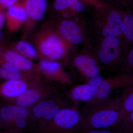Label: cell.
Here are the masks:
<instances>
[{"mask_svg": "<svg viewBox=\"0 0 133 133\" xmlns=\"http://www.w3.org/2000/svg\"><path fill=\"white\" fill-rule=\"evenodd\" d=\"M36 48L40 59L60 63L69 66L77 48L70 44L50 24L38 31L35 38Z\"/></svg>", "mask_w": 133, "mask_h": 133, "instance_id": "6da1fadb", "label": "cell"}, {"mask_svg": "<svg viewBox=\"0 0 133 133\" xmlns=\"http://www.w3.org/2000/svg\"><path fill=\"white\" fill-rule=\"evenodd\" d=\"M95 38L94 50L101 69L110 71L121 70L132 44L122 37L108 36Z\"/></svg>", "mask_w": 133, "mask_h": 133, "instance_id": "7a4b0ae2", "label": "cell"}, {"mask_svg": "<svg viewBox=\"0 0 133 133\" xmlns=\"http://www.w3.org/2000/svg\"><path fill=\"white\" fill-rule=\"evenodd\" d=\"M121 97H109L83 113L81 128L111 129L117 126Z\"/></svg>", "mask_w": 133, "mask_h": 133, "instance_id": "3957f363", "label": "cell"}, {"mask_svg": "<svg viewBox=\"0 0 133 133\" xmlns=\"http://www.w3.org/2000/svg\"><path fill=\"white\" fill-rule=\"evenodd\" d=\"M93 8L91 29L95 37L122 36L121 10L106 3Z\"/></svg>", "mask_w": 133, "mask_h": 133, "instance_id": "277c9868", "label": "cell"}, {"mask_svg": "<svg viewBox=\"0 0 133 133\" xmlns=\"http://www.w3.org/2000/svg\"><path fill=\"white\" fill-rule=\"evenodd\" d=\"M68 66L71 78L73 77L84 83L99 75L101 69L92 44L84 45L80 50L76 51L72 56Z\"/></svg>", "mask_w": 133, "mask_h": 133, "instance_id": "5b68a950", "label": "cell"}, {"mask_svg": "<svg viewBox=\"0 0 133 133\" xmlns=\"http://www.w3.org/2000/svg\"><path fill=\"white\" fill-rule=\"evenodd\" d=\"M55 20L50 25L70 44L76 48L79 45L92 44L83 15L73 18H56Z\"/></svg>", "mask_w": 133, "mask_h": 133, "instance_id": "8992f818", "label": "cell"}, {"mask_svg": "<svg viewBox=\"0 0 133 133\" xmlns=\"http://www.w3.org/2000/svg\"><path fill=\"white\" fill-rule=\"evenodd\" d=\"M83 114L77 106L63 108L52 120L37 129L38 133H73L81 128Z\"/></svg>", "mask_w": 133, "mask_h": 133, "instance_id": "52a82bcc", "label": "cell"}, {"mask_svg": "<svg viewBox=\"0 0 133 133\" xmlns=\"http://www.w3.org/2000/svg\"><path fill=\"white\" fill-rule=\"evenodd\" d=\"M133 85V74L120 72L114 76L104 78L92 99L85 103L82 113L85 112L99 102L109 97L115 89Z\"/></svg>", "mask_w": 133, "mask_h": 133, "instance_id": "ba28073f", "label": "cell"}, {"mask_svg": "<svg viewBox=\"0 0 133 133\" xmlns=\"http://www.w3.org/2000/svg\"><path fill=\"white\" fill-rule=\"evenodd\" d=\"M53 94L54 90L50 84L39 80L34 82L16 98L5 103L15 104L30 109L37 102Z\"/></svg>", "mask_w": 133, "mask_h": 133, "instance_id": "9c48e42d", "label": "cell"}, {"mask_svg": "<svg viewBox=\"0 0 133 133\" xmlns=\"http://www.w3.org/2000/svg\"><path fill=\"white\" fill-rule=\"evenodd\" d=\"M37 65L42 80L44 83H57L64 86L71 85L72 79L60 63L41 59Z\"/></svg>", "mask_w": 133, "mask_h": 133, "instance_id": "30bf717a", "label": "cell"}, {"mask_svg": "<svg viewBox=\"0 0 133 133\" xmlns=\"http://www.w3.org/2000/svg\"><path fill=\"white\" fill-rule=\"evenodd\" d=\"M90 7L78 0H54L50 9L56 18H70L82 15Z\"/></svg>", "mask_w": 133, "mask_h": 133, "instance_id": "8fae6325", "label": "cell"}, {"mask_svg": "<svg viewBox=\"0 0 133 133\" xmlns=\"http://www.w3.org/2000/svg\"><path fill=\"white\" fill-rule=\"evenodd\" d=\"M0 61L10 63L19 70L42 79L37 64L15 51H3L0 56Z\"/></svg>", "mask_w": 133, "mask_h": 133, "instance_id": "7c38bea8", "label": "cell"}, {"mask_svg": "<svg viewBox=\"0 0 133 133\" xmlns=\"http://www.w3.org/2000/svg\"><path fill=\"white\" fill-rule=\"evenodd\" d=\"M98 89L87 82H85L72 86L64 92V95L67 101L77 106L81 102L87 103L92 99Z\"/></svg>", "mask_w": 133, "mask_h": 133, "instance_id": "4fadbf2b", "label": "cell"}, {"mask_svg": "<svg viewBox=\"0 0 133 133\" xmlns=\"http://www.w3.org/2000/svg\"><path fill=\"white\" fill-rule=\"evenodd\" d=\"M0 115L2 127H5L19 119H28L32 120L29 109L15 104L0 105Z\"/></svg>", "mask_w": 133, "mask_h": 133, "instance_id": "5bb4252c", "label": "cell"}, {"mask_svg": "<svg viewBox=\"0 0 133 133\" xmlns=\"http://www.w3.org/2000/svg\"><path fill=\"white\" fill-rule=\"evenodd\" d=\"M36 81L4 80L0 83V98L5 103L8 102L22 94Z\"/></svg>", "mask_w": 133, "mask_h": 133, "instance_id": "9a60e30c", "label": "cell"}, {"mask_svg": "<svg viewBox=\"0 0 133 133\" xmlns=\"http://www.w3.org/2000/svg\"><path fill=\"white\" fill-rule=\"evenodd\" d=\"M0 80L33 81L42 79L19 70L10 63L0 61Z\"/></svg>", "mask_w": 133, "mask_h": 133, "instance_id": "2e32d148", "label": "cell"}, {"mask_svg": "<svg viewBox=\"0 0 133 133\" xmlns=\"http://www.w3.org/2000/svg\"><path fill=\"white\" fill-rule=\"evenodd\" d=\"M28 18L26 10L21 2L8 9L6 13L8 26L12 31L19 29Z\"/></svg>", "mask_w": 133, "mask_h": 133, "instance_id": "e0dca14e", "label": "cell"}, {"mask_svg": "<svg viewBox=\"0 0 133 133\" xmlns=\"http://www.w3.org/2000/svg\"><path fill=\"white\" fill-rule=\"evenodd\" d=\"M28 17L34 21L42 19L48 9V0H21Z\"/></svg>", "mask_w": 133, "mask_h": 133, "instance_id": "ac0fdd59", "label": "cell"}, {"mask_svg": "<svg viewBox=\"0 0 133 133\" xmlns=\"http://www.w3.org/2000/svg\"><path fill=\"white\" fill-rule=\"evenodd\" d=\"M63 98L54 94L49 97L42 100L33 106L30 109L31 119L38 121L50 108L59 102Z\"/></svg>", "mask_w": 133, "mask_h": 133, "instance_id": "d6986e66", "label": "cell"}, {"mask_svg": "<svg viewBox=\"0 0 133 133\" xmlns=\"http://www.w3.org/2000/svg\"><path fill=\"white\" fill-rule=\"evenodd\" d=\"M122 89L120 96L117 125L126 114L133 111V85Z\"/></svg>", "mask_w": 133, "mask_h": 133, "instance_id": "ffe728a7", "label": "cell"}, {"mask_svg": "<svg viewBox=\"0 0 133 133\" xmlns=\"http://www.w3.org/2000/svg\"><path fill=\"white\" fill-rule=\"evenodd\" d=\"M121 30L124 39L130 44L133 42V12L131 9L121 10Z\"/></svg>", "mask_w": 133, "mask_h": 133, "instance_id": "44dd1931", "label": "cell"}, {"mask_svg": "<svg viewBox=\"0 0 133 133\" xmlns=\"http://www.w3.org/2000/svg\"><path fill=\"white\" fill-rule=\"evenodd\" d=\"M66 101L62 99L48 109L44 115L37 121V129L42 127L51 121L63 108L68 105Z\"/></svg>", "mask_w": 133, "mask_h": 133, "instance_id": "7402d4cb", "label": "cell"}, {"mask_svg": "<svg viewBox=\"0 0 133 133\" xmlns=\"http://www.w3.org/2000/svg\"><path fill=\"white\" fill-rule=\"evenodd\" d=\"M17 52L29 59H37L40 58L38 52L32 44L26 41L18 42L15 46Z\"/></svg>", "mask_w": 133, "mask_h": 133, "instance_id": "603a6c76", "label": "cell"}, {"mask_svg": "<svg viewBox=\"0 0 133 133\" xmlns=\"http://www.w3.org/2000/svg\"><path fill=\"white\" fill-rule=\"evenodd\" d=\"M31 120L28 119H21L12 122L5 127L4 131L0 133H22L26 130L31 122Z\"/></svg>", "mask_w": 133, "mask_h": 133, "instance_id": "cb8c5ba5", "label": "cell"}, {"mask_svg": "<svg viewBox=\"0 0 133 133\" xmlns=\"http://www.w3.org/2000/svg\"><path fill=\"white\" fill-rule=\"evenodd\" d=\"M112 129L119 133H133V111L126 114L120 123Z\"/></svg>", "mask_w": 133, "mask_h": 133, "instance_id": "d4e9b609", "label": "cell"}, {"mask_svg": "<svg viewBox=\"0 0 133 133\" xmlns=\"http://www.w3.org/2000/svg\"><path fill=\"white\" fill-rule=\"evenodd\" d=\"M121 72L133 74V46H130L121 69Z\"/></svg>", "mask_w": 133, "mask_h": 133, "instance_id": "484cf974", "label": "cell"}, {"mask_svg": "<svg viewBox=\"0 0 133 133\" xmlns=\"http://www.w3.org/2000/svg\"><path fill=\"white\" fill-rule=\"evenodd\" d=\"M104 2L119 9H130L133 5V0H102Z\"/></svg>", "mask_w": 133, "mask_h": 133, "instance_id": "4316f807", "label": "cell"}, {"mask_svg": "<svg viewBox=\"0 0 133 133\" xmlns=\"http://www.w3.org/2000/svg\"><path fill=\"white\" fill-rule=\"evenodd\" d=\"M73 133H119L113 129H97L87 128H81Z\"/></svg>", "mask_w": 133, "mask_h": 133, "instance_id": "83f0119b", "label": "cell"}, {"mask_svg": "<svg viewBox=\"0 0 133 133\" xmlns=\"http://www.w3.org/2000/svg\"><path fill=\"white\" fill-rule=\"evenodd\" d=\"M20 2L21 0H0V9H8Z\"/></svg>", "mask_w": 133, "mask_h": 133, "instance_id": "f1b7e54d", "label": "cell"}, {"mask_svg": "<svg viewBox=\"0 0 133 133\" xmlns=\"http://www.w3.org/2000/svg\"><path fill=\"white\" fill-rule=\"evenodd\" d=\"M91 7H96L105 4L102 0H78Z\"/></svg>", "mask_w": 133, "mask_h": 133, "instance_id": "f546056e", "label": "cell"}, {"mask_svg": "<svg viewBox=\"0 0 133 133\" xmlns=\"http://www.w3.org/2000/svg\"><path fill=\"white\" fill-rule=\"evenodd\" d=\"M6 21V13L4 10L0 9V29L5 24Z\"/></svg>", "mask_w": 133, "mask_h": 133, "instance_id": "4dcf8cb0", "label": "cell"}, {"mask_svg": "<svg viewBox=\"0 0 133 133\" xmlns=\"http://www.w3.org/2000/svg\"><path fill=\"white\" fill-rule=\"evenodd\" d=\"M3 36V33L2 31L0 30V42L2 40Z\"/></svg>", "mask_w": 133, "mask_h": 133, "instance_id": "1f68e13d", "label": "cell"}, {"mask_svg": "<svg viewBox=\"0 0 133 133\" xmlns=\"http://www.w3.org/2000/svg\"><path fill=\"white\" fill-rule=\"evenodd\" d=\"M3 51L2 50V48L0 46V56L1 55Z\"/></svg>", "mask_w": 133, "mask_h": 133, "instance_id": "d6a6232c", "label": "cell"}, {"mask_svg": "<svg viewBox=\"0 0 133 133\" xmlns=\"http://www.w3.org/2000/svg\"><path fill=\"white\" fill-rule=\"evenodd\" d=\"M2 127V119L1 118V115H0V128Z\"/></svg>", "mask_w": 133, "mask_h": 133, "instance_id": "836d02e7", "label": "cell"}]
</instances>
